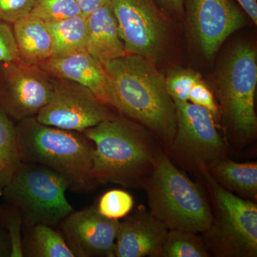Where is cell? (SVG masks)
<instances>
[{"label": "cell", "instance_id": "30bf717a", "mask_svg": "<svg viewBox=\"0 0 257 257\" xmlns=\"http://www.w3.org/2000/svg\"><path fill=\"white\" fill-rule=\"evenodd\" d=\"M52 94L50 75L39 64L0 63V108L17 121L36 116Z\"/></svg>", "mask_w": 257, "mask_h": 257}, {"label": "cell", "instance_id": "4dcf8cb0", "mask_svg": "<svg viewBox=\"0 0 257 257\" xmlns=\"http://www.w3.org/2000/svg\"><path fill=\"white\" fill-rule=\"evenodd\" d=\"M243 11L251 18L255 25L257 24L256 0H236Z\"/></svg>", "mask_w": 257, "mask_h": 257}, {"label": "cell", "instance_id": "1f68e13d", "mask_svg": "<svg viewBox=\"0 0 257 257\" xmlns=\"http://www.w3.org/2000/svg\"><path fill=\"white\" fill-rule=\"evenodd\" d=\"M158 1L172 13L182 14L184 12L183 0H158Z\"/></svg>", "mask_w": 257, "mask_h": 257}, {"label": "cell", "instance_id": "d6a6232c", "mask_svg": "<svg viewBox=\"0 0 257 257\" xmlns=\"http://www.w3.org/2000/svg\"><path fill=\"white\" fill-rule=\"evenodd\" d=\"M10 241L8 240H5L0 236V256H10Z\"/></svg>", "mask_w": 257, "mask_h": 257}, {"label": "cell", "instance_id": "7402d4cb", "mask_svg": "<svg viewBox=\"0 0 257 257\" xmlns=\"http://www.w3.org/2000/svg\"><path fill=\"white\" fill-rule=\"evenodd\" d=\"M210 256L202 238L195 233L169 230L161 257H208Z\"/></svg>", "mask_w": 257, "mask_h": 257}, {"label": "cell", "instance_id": "ac0fdd59", "mask_svg": "<svg viewBox=\"0 0 257 257\" xmlns=\"http://www.w3.org/2000/svg\"><path fill=\"white\" fill-rule=\"evenodd\" d=\"M208 170L225 189L236 192L248 200H256V162L241 163L224 158Z\"/></svg>", "mask_w": 257, "mask_h": 257}, {"label": "cell", "instance_id": "f1b7e54d", "mask_svg": "<svg viewBox=\"0 0 257 257\" xmlns=\"http://www.w3.org/2000/svg\"><path fill=\"white\" fill-rule=\"evenodd\" d=\"M189 101L196 105L205 108L212 113L214 116L217 114L218 108L212 93L201 79L191 89L189 94Z\"/></svg>", "mask_w": 257, "mask_h": 257}, {"label": "cell", "instance_id": "8fae6325", "mask_svg": "<svg viewBox=\"0 0 257 257\" xmlns=\"http://www.w3.org/2000/svg\"><path fill=\"white\" fill-rule=\"evenodd\" d=\"M126 52L156 62L167 36L162 12L153 0H110Z\"/></svg>", "mask_w": 257, "mask_h": 257}, {"label": "cell", "instance_id": "603a6c76", "mask_svg": "<svg viewBox=\"0 0 257 257\" xmlns=\"http://www.w3.org/2000/svg\"><path fill=\"white\" fill-rule=\"evenodd\" d=\"M135 206L134 198L122 189H114L102 194L98 202V211L108 219L119 220L126 217Z\"/></svg>", "mask_w": 257, "mask_h": 257}, {"label": "cell", "instance_id": "277c9868", "mask_svg": "<svg viewBox=\"0 0 257 257\" xmlns=\"http://www.w3.org/2000/svg\"><path fill=\"white\" fill-rule=\"evenodd\" d=\"M143 189L152 215L169 230L204 233L212 208L202 187L179 170L162 151Z\"/></svg>", "mask_w": 257, "mask_h": 257}, {"label": "cell", "instance_id": "d6986e66", "mask_svg": "<svg viewBox=\"0 0 257 257\" xmlns=\"http://www.w3.org/2000/svg\"><path fill=\"white\" fill-rule=\"evenodd\" d=\"M23 256L75 257L63 234L43 224L23 226Z\"/></svg>", "mask_w": 257, "mask_h": 257}, {"label": "cell", "instance_id": "484cf974", "mask_svg": "<svg viewBox=\"0 0 257 257\" xmlns=\"http://www.w3.org/2000/svg\"><path fill=\"white\" fill-rule=\"evenodd\" d=\"M3 214L11 248L10 256L23 257V221L21 213L17 208L10 205Z\"/></svg>", "mask_w": 257, "mask_h": 257}, {"label": "cell", "instance_id": "7a4b0ae2", "mask_svg": "<svg viewBox=\"0 0 257 257\" xmlns=\"http://www.w3.org/2000/svg\"><path fill=\"white\" fill-rule=\"evenodd\" d=\"M143 127L116 116L83 133L94 143L92 176L96 183L143 189L162 152L157 139Z\"/></svg>", "mask_w": 257, "mask_h": 257}, {"label": "cell", "instance_id": "ffe728a7", "mask_svg": "<svg viewBox=\"0 0 257 257\" xmlns=\"http://www.w3.org/2000/svg\"><path fill=\"white\" fill-rule=\"evenodd\" d=\"M46 23L53 39L54 52L52 57H64L86 50L87 18L80 15Z\"/></svg>", "mask_w": 257, "mask_h": 257}, {"label": "cell", "instance_id": "f546056e", "mask_svg": "<svg viewBox=\"0 0 257 257\" xmlns=\"http://www.w3.org/2000/svg\"><path fill=\"white\" fill-rule=\"evenodd\" d=\"M83 16H89L94 10L110 3V0H75Z\"/></svg>", "mask_w": 257, "mask_h": 257}, {"label": "cell", "instance_id": "cb8c5ba5", "mask_svg": "<svg viewBox=\"0 0 257 257\" xmlns=\"http://www.w3.org/2000/svg\"><path fill=\"white\" fill-rule=\"evenodd\" d=\"M30 14L45 22L57 21L82 15L75 0H35Z\"/></svg>", "mask_w": 257, "mask_h": 257}, {"label": "cell", "instance_id": "ba28073f", "mask_svg": "<svg viewBox=\"0 0 257 257\" xmlns=\"http://www.w3.org/2000/svg\"><path fill=\"white\" fill-rule=\"evenodd\" d=\"M177 128L170 147L174 156L184 165L210 169L226 158L227 147L214 124V115L189 101H175Z\"/></svg>", "mask_w": 257, "mask_h": 257}, {"label": "cell", "instance_id": "2e32d148", "mask_svg": "<svg viewBox=\"0 0 257 257\" xmlns=\"http://www.w3.org/2000/svg\"><path fill=\"white\" fill-rule=\"evenodd\" d=\"M87 23L86 50L104 67L111 61L127 54L110 3L94 10L87 17Z\"/></svg>", "mask_w": 257, "mask_h": 257}, {"label": "cell", "instance_id": "8992f818", "mask_svg": "<svg viewBox=\"0 0 257 257\" xmlns=\"http://www.w3.org/2000/svg\"><path fill=\"white\" fill-rule=\"evenodd\" d=\"M67 190V182L53 171L22 162L3 197L21 213L23 226L43 224L54 227L74 211L66 197Z\"/></svg>", "mask_w": 257, "mask_h": 257}, {"label": "cell", "instance_id": "9a60e30c", "mask_svg": "<svg viewBox=\"0 0 257 257\" xmlns=\"http://www.w3.org/2000/svg\"><path fill=\"white\" fill-rule=\"evenodd\" d=\"M49 75L82 84L106 105L111 106L109 78L104 66L87 50L52 57L39 64Z\"/></svg>", "mask_w": 257, "mask_h": 257}, {"label": "cell", "instance_id": "44dd1931", "mask_svg": "<svg viewBox=\"0 0 257 257\" xmlns=\"http://www.w3.org/2000/svg\"><path fill=\"white\" fill-rule=\"evenodd\" d=\"M21 162L16 126L0 108V197Z\"/></svg>", "mask_w": 257, "mask_h": 257}, {"label": "cell", "instance_id": "e0dca14e", "mask_svg": "<svg viewBox=\"0 0 257 257\" xmlns=\"http://www.w3.org/2000/svg\"><path fill=\"white\" fill-rule=\"evenodd\" d=\"M20 60L40 64L53 55L54 42L46 22L31 14L13 25Z\"/></svg>", "mask_w": 257, "mask_h": 257}, {"label": "cell", "instance_id": "3957f363", "mask_svg": "<svg viewBox=\"0 0 257 257\" xmlns=\"http://www.w3.org/2000/svg\"><path fill=\"white\" fill-rule=\"evenodd\" d=\"M16 128L21 162L53 171L72 192H92L99 185L92 176L94 146L84 134L41 124L35 116L19 121Z\"/></svg>", "mask_w": 257, "mask_h": 257}, {"label": "cell", "instance_id": "4316f807", "mask_svg": "<svg viewBox=\"0 0 257 257\" xmlns=\"http://www.w3.org/2000/svg\"><path fill=\"white\" fill-rule=\"evenodd\" d=\"M35 0H0V21L13 25L31 13Z\"/></svg>", "mask_w": 257, "mask_h": 257}, {"label": "cell", "instance_id": "5b68a950", "mask_svg": "<svg viewBox=\"0 0 257 257\" xmlns=\"http://www.w3.org/2000/svg\"><path fill=\"white\" fill-rule=\"evenodd\" d=\"M202 174L214 209L212 222L204 234L210 252L219 257L257 256V204L237 197L216 182L207 167Z\"/></svg>", "mask_w": 257, "mask_h": 257}, {"label": "cell", "instance_id": "83f0119b", "mask_svg": "<svg viewBox=\"0 0 257 257\" xmlns=\"http://www.w3.org/2000/svg\"><path fill=\"white\" fill-rule=\"evenodd\" d=\"M20 60L13 26L0 21V63Z\"/></svg>", "mask_w": 257, "mask_h": 257}, {"label": "cell", "instance_id": "4fadbf2b", "mask_svg": "<svg viewBox=\"0 0 257 257\" xmlns=\"http://www.w3.org/2000/svg\"><path fill=\"white\" fill-rule=\"evenodd\" d=\"M186 6L193 34L208 59L246 25L244 16L230 0H187Z\"/></svg>", "mask_w": 257, "mask_h": 257}, {"label": "cell", "instance_id": "5bb4252c", "mask_svg": "<svg viewBox=\"0 0 257 257\" xmlns=\"http://www.w3.org/2000/svg\"><path fill=\"white\" fill-rule=\"evenodd\" d=\"M169 229L140 206L120 221L114 257H161Z\"/></svg>", "mask_w": 257, "mask_h": 257}, {"label": "cell", "instance_id": "d4e9b609", "mask_svg": "<svg viewBox=\"0 0 257 257\" xmlns=\"http://www.w3.org/2000/svg\"><path fill=\"white\" fill-rule=\"evenodd\" d=\"M201 79V76L188 70L172 72L166 78L167 89L175 101H189V94L194 84Z\"/></svg>", "mask_w": 257, "mask_h": 257}, {"label": "cell", "instance_id": "9c48e42d", "mask_svg": "<svg viewBox=\"0 0 257 257\" xmlns=\"http://www.w3.org/2000/svg\"><path fill=\"white\" fill-rule=\"evenodd\" d=\"M50 77L52 97L35 116L41 124L83 133L116 116L88 88L69 79Z\"/></svg>", "mask_w": 257, "mask_h": 257}, {"label": "cell", "instance_id": "6da1fadb", "mask_svg": "<svg viewBox=\"0 0 257 257\" xmlns=\"http://www.w3.org/2000/svg\"><path fill=\"white\" fill-rule=\"evenodd\" d=\"M111 106L125 117L146 127L170 148L177 128L176 107L166 77L155 62L143 56L126 54L104 66Z\"/></svg>", "mask_w": 257, "mask_h": 257}, {"label": "cell", "instance_id": "52a82bcc", "mask_svg": "<svg viewBox=\"0 0 257 257\" xmlns=\"http://www.w3.org/2000/svg\"><path fill=\"white\" fill-rule=\"evenodd\" d=\"M256 52L247 43L236 45L221 69L219 95L225 117L236 141L248 143L256 136L255 92Z\"/></svg>", "mask_w": 257, "mask_h": 257}, {"label": "cell", "instance_id": "7c38bea8", "mask_svg": "<svg viewBox=\"0 0 257 257\" xmlns=\"http://www.w3.org/2000/svg\"><path fill=\"white\" fill-rule=\"evenodd\" d=\"M120 221L108 219L96 207L72 211L60 223L62 234L77 257H114Z\"/></svg>", "mask_w": 257, "mask_h": 257}]
</instances>
